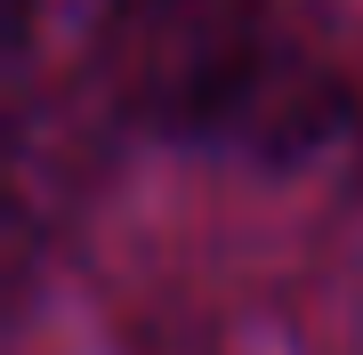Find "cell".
<instances>
[{
	"label": "cell",
	"mask_w": 363,
	"mask_h": 355,
	"mask_svg": "<svg viewBox=\"0 0 363 355\" xmlns=\"http://www.w3.org/2000/svg\"><path fill=\"white\" fill-rule=\"evenodd\" d=\"M105 65L138 121L242 162H315L355 121L339 73L274 0H121Z\"/></svg>",
	"instance_id": "6da1fadb"
}]
</instances>
